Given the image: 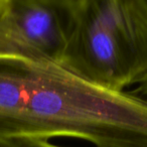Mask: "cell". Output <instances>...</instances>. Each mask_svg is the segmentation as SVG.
Wrapping results in <instances>:
<instances>
[{
    "label": "cell",
    "instance_id": "6da1fadb",
    "mask_svg": "<svg viewBox=\"0 0 147 147\" xmlns=\"http://www.w3.org/2000/svg\"><path fill=\"white\" fill-rule=\"evenodd\" d=\"M10 135L147 147V100L98 87L55 61L0 59V137Z\"/></svg>",
    "mask_w": 147,
    "mask_h": 147
},
{
    "label": "cell",
    "instance_id": "7a4b0ae2",
    "mask_svg": "<svg viewBox=\"0 0 147 147\" xmlns=\"http://www.w3.org/2000/svg\"><path fill=\"white\" fill-rule=\"evenodd\" d=\"M59 63L113 92L147 80V0H69Z\"/></svg>",
    "mask_w": 147,
    "mask_h": 147
},
{
    "label": "cell",
    "instance_id": "3957f363",
    "mask_svg": "<svg viewBox=\"0 0 147 147\" xmlns=\"http://www.w3.org/2000/svg\"><path fill=\"white\" fill-rule=\"evenodd\" d=\"M69 0H0V59L61 61Z\"/></svg>",
    "mask_w": 147,
    "mask_h": 147
},
{
    "label": "cell",
    "instance_id": "277c9868",
    "mask_svg": "<svg viewBox=\"0 0 147 147\" xmlns=\"http://www.w3.org/2000/svg\"><path fill=\"white\" fill-rule=\"evenodd\" d=\"M49 140L47 137L35 135H10L0 137V147H61Z\"/></svg>",
    "mask_w": 147,
    "mask_h": 147
},
{
    "label": "cell",
    "instance_id": "5b68a950",
    "mask_svg": "<svg viewBox=\"0 0 147 147\" xmlns=\"http://www.w3.org/2000/svg\"><path fill=\"white\" fill-rule=\"evenodd\" d=\"M131 92H132L133 94L137 95L138 97H141V98L147 100V80L145 81L144 83H142L141 85H139L136 89L132 90Z\"/></svg>",
    "mask_w": 147,
    "mask_h": 147
}]
</instances>
